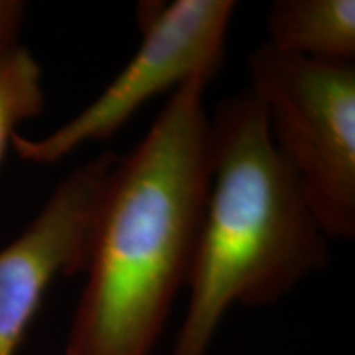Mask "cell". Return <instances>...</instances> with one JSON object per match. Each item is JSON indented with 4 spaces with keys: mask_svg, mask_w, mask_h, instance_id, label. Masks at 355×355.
<instances>
[{
    "mask_svg": "<svg viewBox=\"0 0 355 355\" xmlns=\"http://www.w3.org/2000/svg\"><path fill=\"white\" fill-rule=\"evenodd\" d=\"M207 81L173 91L110 171L63 355H150L188 285L211 189Z\"/></svg>",
    "mask_w": 355,
    "mask_h": 355,
    "instance_id": "obj_1",
    "label": "cell"
},
{
    "mask_svg": "<svg viewBox=\"0 0 355 355\" xmlns=\"http://www.w3.org/2000/svg\"><path fill=\"white\" fill-rule=\"evenodd\" d=\"M327 260V237L260 102L248 89L222 99L211 115V189L173 355H206L232 306L278 303Z\"/></svg>",
    "mask_w": 355,
    "mask_h": 355,
    "instance_id": "obj_2",
    "label": "cell"
},
{
    "mask_svg": "<svg viewBox=\"0 0 355 355\" xmlns=\"http://www.w3.org/2000/svg\"><path fill=\"white\" fill-rule=\"evenodd\" d=\"M247 89L327 241L355 237V61H319L260 44Z\"/></svg>",
    "mask_w": 355,
    "mask_h": 355,
    "instance_id": "obj_3",
    "label": "cell"
},
{
    "mask_svg": "<svg viewBox=\"0 0 355 355\" xmlns=\"http://www.w3.org/2000/svg\"><path fill=\"white\" fill-rule=\"evenodd\" d=\"M234 0L141 2V43L107 87L71 121L40 139L15 133L12 148L35 165H53L89 141L115 135L148 101L193 78L211 83L225 60Z\"/></svg>",
    "mask_w": 355,
    "mask_h": 355,
    "instance_id": "obj_4",
    "label": "cell"
},
{
    "mask_svg": "<svg viewBox=\"0 0 355 355\" xmlns=\"http://www.w3.org/2000/svg\"><path fill=\"white\" fill-rule=\"evenodd\" d=\"M119 155L74 168L19 237L0 248V355H17L44 295L60 277L84 272L92 229Z\"/></svg>",
    "mask_w": 355,
    "mask_h": 355,
    "instance_id": "obj_5",
    "label": "cell"
},
{
    "mask_svg": "<svg viewBox=\"0 0 355 355\" xmlns=\"http://www.w3.org/2000/svg\"><path fill=\"white\" fill-rule=\"evenodd\" d=\"M265 25L266 44L286 55L337 63L355 60L354 0H277Z\"/></svg>",
    "mask_w": 355,
    "mask_h": 355,
    "instance_id": "obj_6",
    "label": "cell"
},
{
    "mask_svg": "<svg viewBox=\"0 0 355 355\" xmlns=\"http://www.w3.org/2000/svg\"><path fill=\"white\" fill-rule=\"evenodd\" d=\"M43 69L24 44L0 56V163L21 122L43 112Z\"/></svg>",
    "mask_w": 355,
    "mask_h": 355,
    "instance_id": "obj_7",
    "label": "cell"
},
{
    "mask_svg": "<svg viewBox=\"0 0 355 355\" xmlns=\"http://www.w3.org/2000/svg\"><path fill=\"white\" fill-rule=\"evenodd\" d=\"M26 6L21 0H0V56L20 46Z\"/></svg>",
    "mask_w": 355,
    "mask_h": 355,
    "instance_id": "obj_8",
    "label": "cell"
}]
</instances>
